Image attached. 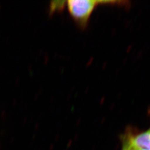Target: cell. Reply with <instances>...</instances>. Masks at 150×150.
Here are the masks:
<instances>
[{
  "mask_svg": "<svg viewBox=\"0 0 150 150\" xmlns=\"http://www.w3.org/2000/svg\"><path fill=\"white\" fill-rule=\"evenodd\" d=\"M123 150H133V149L127 142H125V141L124 140Z\"/></svg>",
  "mask_w": 150,
  "mask_h": 150,
  "instance_id": "cell-3",
  "label": "cell"
},
{
  "mask_svg": "<svg viewBox=\"0 0 150 150\" xmlns=\"http://www.w3.org/2000/svg\"><path fill=\"white\" fill-rule=\"evenodd\" d=\"M126 142V141H125ZM130 145V144H129ZM131 146V145H130ZM133 148V150H149V149H143V148H134V147H133V146H131Z\"/></svg>",
  "mask_w": 150,
  "mask_h": 150,
  "instance_id": "cell-4",
  "label": "cell"
},
{
  "mask_svg": "<svg viewBox=\"0 0 150 150\" xmlns=\"http://www.w3.org/2000/svg\"><path fill=\"white\" fill-rule=\"evenodd\" d=\"M70 15L82 28H86L95 9L101 4L105 5L106 1L95 0H69L66 2Z\"/></svg>",
  "mask_w": 150,
  "mask_h": 150,
  "instance_id": "cell-1",
  "label": "cell"
},
{
  "mask_svg": "<svg viewBox=\"0 0 150 150\" xmlns=\"http://www.w3.org/2000/svg\"><path fill=\"white\" fill-rule=\"evenodd\" d=\"M124 140L133 147L150 150V128L138 134L129 135Z\"/></svg>",
  "mask_w": 150,
  "mask_h": 150,
  "instance_id": "cell-2",
  "label": "cell"
}]
</instances>
